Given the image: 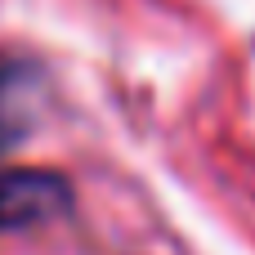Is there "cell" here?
<instances>
[{
    "instance_id": "6da1fadb",
    "label": "cell",
    "mask_w": 255,
    "mask_h": 255,
    "mask_svg": "<svg viewBox=\"0 0 255 255\" xmlns=\"http://www.w3.org/2000/svg\"><path fill=\"white\" fill-rule=\"evenodd\" d=\"M72 211V188L54 170H0V233L49 224Z\"/></svg>"
},
{
    "instance_id": "7a4b0ae2",
    "label": "cell",
    "mask_w": 255,
    "mask_h": 255,
    "mask_svg": "<svg viewBox=\"0 0 255 255\" xmlns=\"http://www.w3.org/2000/svg\"><path fill=\"white\" fill-rule=\"evenodd\" d=\"M27 94H31V72L0 67V152L18 143L27 130Z\"/></svg>"
}]
</instances>
